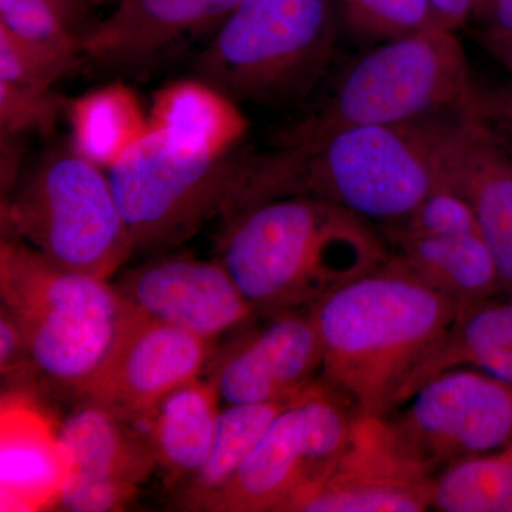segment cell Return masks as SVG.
I'll use <instances>...</instances> for the list:
<instances>
[{
  "mask_svg": "<svg viewBox=\"0 0 512 512\" xmlns=\"http://www.w3.org/2000/svg\"><path fill=\"white\" fill-rule=\"evenodd\" d=\"M476 83L456 30L431 26L386 40L343 74L325 106L288 131L281 146L345 128L468 111Z\"/></svg>",
  "mask_w": 512,
  "mask_h": 512,
  "instance_id": "5b68a950",
  "label": "cell"
},
{
  "mask_svg": "<svg viewBox=\"0 0 512 512\" xmlns=\"http://www.w3.org/2000/svg\"><path fill=\"white\" fill-rule=\"evenodd\" d=\"M242 0H117L107 18L80 33L83 63L136 69L217 32Z\"/></svg>",
  "mask_w": 512,
  "mask_h": 512,
  "instance_id": "2e32d148",
  "label": "cell"
},
{
  "mask_svg": "<svg viewBox=\"0 0 512 512\" xmlns=\"http://www.w3.org/2000/svg\"><path fill=\"white\" fill-rule=\"evenodd\" d=\"M392 256L458 308L503 292L500 275L481 234L454 237L384 234Z\"/></svg>",
  "mask_w": 512,
  "mask_h": 512,
  "instance_id": "7402d4cb",
  "label": "cell"
},
{
  "mask_svg": "<svg viewBox=\"0 0 512 512\" xmlns=\"http://www.w3.org/2000/svg\"><path fill=\"white\" fill-rule=\"evenodd\" d=\"M79 20L69 0H0V26L29 42L80 49Z\"/></svg>",
  "mask_w": 512,
  "mask_h": 512,
  "instance_id": "83f0119b",
  "label": "cell"
},
{
  "mask_svg": "<svg viewBox=\"0 0 512 512\" xmlns=\"http://www.w3.org/2000/svg\"><path fill=\"white\" fill-rule=\"evenodd\" d=\"M400 446L439 474L512 447V384L473 369L441 373L384 417Z\"/></svg>",
  "mask_w": 512,
  "mask_h": 512,
  "instance_id": "30bf717a",
  "label": "cell"
},
{
  "mask_svg": "<svg viewBox=\"0 0 512 512\" xmlns=\"http://www.w3.org/2000/svg\"><path fill=\"white\" fill-rule=\"evenodd\" d=\"M262 316L214 350L205 369L225 404L288 403L322 376V340L312 309Z\"/></svg>",
  "mask_w": 512,
  "mask_h": 512,
  "instance_id": "7c38bea8",
  "label": "cell"
},
{
  "mask_svg": "<svg viewBox=\"0 0 512 512\" xmlns=\"http://www.w3.org/2000/svg\"><path fill=\"white\" fill-rule=\"evenodd\" d=\"M463 111L336 131L264 154L272 198L312 195L390 228L448 181L451 137Z\"/></svg>",
  "mask_w": 512,
  "mask_h": 512,
  "instance_id": "3957f363",
  "label": "cell"
},
{
  "mask_svg": "<svg viewBox=\"0 0 512 512\" xmlns=\"http://www.w3.org/2000/svg\"><path fill=\"white\" fill-rule=\"evenodd\" d=\"M70 144L110 171L150 134V116L138 94L123 82L97 87L67 100Z\"/></svg>",
  "mask_w": 512,
  "mask_h": 512,
  "instance_id": "603a6c76",
  "label": "cell"
},
{
  "mask_svg": "<svg viewBox=\"0 0 512 512\" xmlns=\"http://www.w3.org/2000/svg\"><path fill=\"white\" fill-rule=\"evenodd\" d=\"M288 403L227 404L221 409L210 456L197 474L174 488L175 510L202 511L234 480L266 427Z\"/></svg>",
  "mask_w": 512,
  "mask_h": 512,
  "instance_id": "cb8c5ba5",
  "label": "cell"
},
{
  "mask_svg": "<svg viewBox=\"0 0 512 512\" xmlns=\"http://www.w3.org/2000/svg\"><path fill=\"white\" fill-rule=\"evenodd\" d=\"M83 64L79 47L29 42L0 26V80L49 90Z\"/></svg>",
  "mask_w": 512,
  "mask_h": 512,
  "instance_id": "4316f807",
  "label": "cell"
},
{
  "mask_svg": "<svg viewBox=\"0 0 512 512\" xmlns=\"http://www.w3.org/2000/svg\"><path fill=\"white\" fill-rule=\"evenodd\" d=\"M114 286L134 311L214 343L259 315L218 259L165 256L126 272Z\"/></svg>",
  "mask_w": 512,
  "mask_h": 512,
  "instance_id": "9a60e30c",
  "label": "cell"
},
{
  "mask_svg": "<svg viewBox=\"0 0 512 512\" xmlns=\"http://www.w3.org/2000/svg\"><path fill=\"white\" fill-rule=\"evenodd\" d=\"M322 340L320 380L360 416L387 417L453 325L458 306L396 259L312 306Z\"/></svg>",
  "mask_w": 512,
  "mask_h": 512,
  "instance_id": "7a4b0ae2",
  "label": "cell"
},
{
  "mask_svg": "<svg viewBox=\"0 0 512 512\" xmlns=\"http://www.w3.org/2000/svg\"><path fill=\"white\" fill-rule=\"evenodd\" d=\"M67 477L57 508L123 511L157 471L156 458L136 424L83 402L60 426Z\"/></svg>",
  "mask_w": 512,
  "mask_h": 512,
  "instance_id": "5bb4252c",
  "label": "cell"
},
{
  "mask_svg": "<svg viewBox=\"0 0 512 512\" xmlns=\"http://www.w3.org/2000/svg\"><path fill=\"white\" fill-rule=\"evenodd\" d=\"M382 231L419 237L481 234L473 207L450 181L431 192L409 218Z\"/></svg>",
  "mask_w": 512,
  "mask_h": 512,
  "instance_id": "f546056e",
  "label": "cell"
},
{
  "mask_svg": "<svg viewBox=\"0 0 512 512\" xmlns=\"http://www.w3.org/2000/svg\"><path fill=\"white\" fill-rule=\"evenodd\" d=\"M148 116L151 131L192 156H225L237 150L248 131L237 101L195 76L158 89Z\"/></svg>",
  "mask_w": 512,
  "mask_h": 512,
  "instance_id": "d6986e66",
  "label": "cell"
},
{
  "mask_svg": "<svg viewBox=\"0 0 512 512\" xmlns=\"http://www.w3.org/2000/svg\"><path fill=\"white\" fill-rule=\"evenodd\" d=\"M220 394L197 377L165 396L140 426L171 488L190 480L204 466L217 433Z\"/></svg>",
  "mask_w": 512,
  "mask_h": 512,
  "instance_id": "ffe728a7",
  "label": "cell"
},
{
  "mask_svg": "<svg viewBox=\"0 0 512 512\" xmlns=\"http://www.w3.org/2000/svg\"><path fill=\"white\" fill-rule=\"evenodd\" d=\"M333 3L345 28L372 42H386L441 26L427 0H333Z\"/></svg>",
  "mask_w": 512,
  "mask_h": 512,
  "instance_id": "484cf974",
  "label": "cell"
},
{
  "mask_svg": "<svg viewBox=\"0 0 512 512\" xmlns=\"http://www.w3.org/2000/svg\"><path fill=\"white\" fill-rule=\"evenodd\" d=\"M390 258L389 241L373 222L323 198L289 195L224 222L217 259L266 315L311 309Z\"/></svg>",
  "mask_w": 512,
  "mask_h": 512,
  "instance_id": "6da1fadb",
  "label": "cell"
},
{
  "mask_svg": "<svg viewBox=\"0 0 512 512\" xmlns=\"http://www.w3.org/2000/svg\"><path fill=\"white\" fill-rule=\"evenodd\" d=\"M478 39L490 55L512 73V35L480 30Z\"/></svg>",
  "mask_w": 512,
  "mask_h": 512,
  "instance_id": "e575fe53",
  "label": "cell"
},
{
  "mask_svg": "<svg viewBox=\"0 0 512 512\" xmlns=\"http://www.w3.org/2000/svg\"><path fill=\"white\" fill-rule=\"evenodd\" d=\"M67 100L53 92L0 80V137L47 136L66 113Z\"/></svg>",
  "mask_w": 512,
  "mask_h": 512,
  "instance_id": "f1b7e54d",
  "label": "cell"
},
{
  "mask_svg": "<svg viewBox=\"0 0 512 512\" xmlns=\"http://www.w3.org/2000/svg\"><path fill=\"white\" fill-rule=\"evenodd\" d=\"M214 350V342L126 305L113 345L76 396L140 426L165 396L202 375Z\"/></svg>",
  "mask_w": 512,
  "mask_h": 512,
  "instance_id": "8fae6325",
  "label": "cell"
},
{
  "mask_svg": "<svg viewBox=\"0 0 512 512\" xmlns=\"http://www.w3.org/2000/svg\"><path fill=\"white\" fill-rule=\"evenodd\" d=\"M0 221L3 237L107 281L134 252L109 173L70 143L50 150L18 180L3 197Z\"/></svg>",
  "mask_w": 512,
  "mask_h": 512,
  "instance_id": "8992f818",
  "label": "cell"
},
{
  "mask_svg": "<svg viewBox=\"0 0 512 512\" xmlns=\"http://www.w3.org/2000/svg\"><path fill=\"white\" fill-rule=\"evenodd\" d=\"M106 2H117V0H92V5L97 6V5H101V3H106Z\"/></svg>",
  "mask_w": 512,
  "mask_h": 512,
  "instance_id": "8d00e7d4",
  "label": "cell"
},
{
  "mask_svg": "<svg viewBox=\"0 0 512 512\" xmlns=\"http://www.w3.org/2000/svg\"><path fill=\"white\" fill-rule=\"evenodd\" d=\"M360 414L323 380L299 394L266 427L234 480L207 512H291L343 453Z\"/></svg>",
  "mask_w": 512,
  "mask_h": 512,
  "instance_id": "9c48e42d",
  "label": "cell"
},
{
  "mask_svg": "<svg viewBox=\"0 0 512 512\" xmlns=\"http://www.w3.org/2000/svg\"><path fill=\"white\" fill-rule=\"evenodd\" d=\"M431 508L443 512H512V447L443 468L434 477Z\"/></svg>",
  "mask_w": 512,
  "mask_h": 512,
  "instance_id": "d4e9b609",
  "label": "cell"
},
{
  "mask_svg": "<svg viewBox=\"0 0 512 512\" xmlns=\"http://www.w3.org/2000/svg\"><path fill=\"white\" fill-rule=\"evenodd\" d=\"M258 154L192 156L154 131L109 173L134 252L178 247L211 221L227 222L258 205Z\"/></svg>",
  "mask_w": 512,
  "mask_h": 512,
  "instance_id": "ba28073f",
  "label": "cell"
},
{
  "mask_svg": "<svg viewBox=\"0 0 512 512\" xmlns=\"http://www.w3.org/2000/svg\"><path fill=\"white\" fill-rule=\"evenodd\" d=\"M338 22L333 0H242L198 57L194 76L237 103H291L328 67Z\"/></svg>",
  "mask_w": 512,
  "mask_h": 512,
  "instance_id": "52a82bcc",
  "label": "cell"
},
{
  "mask_svg": "<svg viewBox=\"0 0 512 512\" xmlns=\"http://www.w3.org/2000/svg\"><path fill=\"white\" fill-rule=\"evenodd\" d=\"M441 26L456 30L471 19L477 0H427Z\"/></svg>",
  "mask_w": 512,
  "mask_h": 512,
  "instance_id": "836d02e7",
  "label": "cell"
},
{
  "mask_svg": "<svg viewBox=\"0 0 512 512\" xmlns=\"http://www.w3.org/2000/svg\"><path fill=\"white\" fill-rule=\"evenodd\" d=\"M468 113L490 124L498 133L512 137V82L476 83Z\"/></svg>",
  "mask_w": 512,
  "mask_h": 512,
  "instance_id": "1f68e13d",
  "label": "cell"
},
{
  "mask_svg": "<svg viewBox=\"0 0 512 512\" xmlns=\"http://www.w3.org/2000/svg\"><path fill=\"white\" fill-rule=\"evenodd\" d=\"M0 414V510L57 508L67 477L60 427L18 390L3 394Z\"/></svg>",
  "mask_w": 512,
  "mask_h": 512,
  "instance_id": "ac0fdd59",
  "label": "cell"
},
{
  "mask_svg": "<svg viewBox=\"0 0 512 512\" xmlns=\"http://www.w3.org/2000/svg\"><path fill=\"white\" fill-rule=\"evenodd\" d=\"M471 18L480 22L484 32L512 35V0H477Z\"/></svg>",
  "mask_w": 512,
  "mask_h": 512,
  "instance_id": "d6a6232c",
  "label": "cell"
},
{
  "mask_svg": "<svg viewBox=\"0 0 512 512\" xmlns=\"http://www.w3.org/2000/svg\"><path fill=\"white\" fill-rule=\"evenodd\" d=\"M436 476L403 450L384 417L359 416L328 476L291 512L426 511Z\"/></svg>",
  "mask_w": 512,
  "mask_h": 512,
  "instance_id": "4fadbf2b",
  "label": "cell"
},
{
  "mask_svg": "<svg viewBox=\"0 0 512 512\" xmlns=\"http://www.w3.org/2000/svg\"><path fill=\"white\" fill-rule=\"evenodd\" d=\"M0 299L39 376L74 396L103 362L126 311L107 279L64 269L10 237L0 244Z\"/></svg>",
  "mask_w": 512,
  "mask_h": 512,
  "instance_id": "277c9868",
  "label": "cell"
},
{
  "mask_svg": "<svg viewBox=\"0 0 512 512\" xmlns=\"http://www.w3.org/2000/svg\"><path fill=\"white\" fill-rule=\"evenodd\" d=\"M448 181L473 207L504 291L512 293V158L500 133L468 111L451 137Z\"/></svg>",
  "mask_w": 512,
  "mask_h": 512,
  "instance_id": "e0dca14e",
  "label": "cell"
},
{
  "mask_svg": "<svg viewBox=\"0 0 512 512\" xmlns=\"http://www.w3.org/2000/svg\"><path fill=\"white\" fill-rule=\"evenodd\" d=\"M70 3H72V6L74 10H76L77 15H79V18L82 19L84 16V13L87 12V9L90 8L92 5V0H69Z\"/></svg>",
  "mask_w": 512,
  "mask_h": 512,
  "instance_id": "d590c367",
  "label": "cell"
},
{
  "mask_svg": "<svg viewBox=\"0 0 512 512\" xmlns=\"http://www.w3.org/2000/svg\"><path fill=\"white\" fill-rule=\"evenodd\" d=\"M0 373L3 382L28 383L39 376L18 323L0 309Z\"/></svg>",
  "mask_w": 512,
  "mask_h": 512,
  "instance_id": "4dcf8cb0",
  "label": "cell"
},
{
  "mask_svg": "<svg viewBox=\"0 0 512 512\" xmlns=\"http://www.w3.org/2000/svg\"><path fill=\"white\" fill-rule=\"evenodd\" d=\"M456 369L478 370L512 384V293L457 309L453 325L414 375L406 400L433 377Z\"/></svg>",
  "mask_w": 512,
  "mask_h": 512,
  "instance_id": "44dd1931",
  "label": "cell"
}]
</instances>
